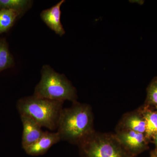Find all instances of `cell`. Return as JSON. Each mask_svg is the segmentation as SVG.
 Segmentation results:
<instances>
[{
	"mask_svg": "<svg viewBox=\"0 0 157 157\" xmlns=\"http://www.w3.org/2000/svg\"><path fill=\"white\" fill-rule=\"evenodd\" d=\"M57 130L61 140L78 145L95 132L91 107L76 101L71 107L63 108Z\"/></svg>",
	"mask_w": 157,
	"mask_h": 157,
	"instance_id": "1",
	"label": "cell"
},
{
	"mask_svg": "<svg viewBox=\"0 0 157 157\" xmlns=\"http://www.w3.org/2000/svg\"><path fill=\"white\" fill-rule=\"evenodd\" d=\"M63 103L33 95L20 99L17 107L20 114H26L42 127L54 131L57 129Z\"/></svg>",
	"mask_w": 157,
	"mask_h": 157,
	"instance_id": "2",
	"label": "cell"
},
{
	"mask_svg": "<svg viewBox=\"0 0 157 157\" xmlns=\"http://www.w3.org/2000/svg\"><path fill=\"white\" fill-rule=\"evenodd\" d=\"M41 73L34 96L52 101H76V89L65 75L57 73L48 65L43 66Z\"/></svg>",
	"mask_w": 157,
	"mask_h": 157,
	"instance_id": "3",
	"label": "cell"
},
{
	"mask_svg": "<svg viewBox=\"0 0 157 157\" xmlns=\"http://www.w3.org/2000/svg\"><path fill=\"white\" fill-rule=\"evenodd\" d=\"M78 145L85 157H131L114 134L94 132Z\"/></svg>",
	"mask_w": 157,
	"mask_h": 157,
	"instance_id": "4",
	"label": "cell"
},
{
	"mask_svg": "<svg viewBox=\"0 0 157 157\" xmlns=\"http://www.w3.org/2000/svg\"><path fill=\"white\" fill-rule=\"evenodd\" d=\"M114 135L130 155L136 154L147 148L149 141L143 133L128 130H116Z\"/></svg>",
	"mask_w": 157,
	"mask_h": 157,
	"instance_id": "5",
	"label": "cell"
},
{
	"mask_svg": "<svg viewBox=\"0 0 157 157\" xmlns=\"http://www.w3.org/2000/svg\"><path fill=\"white\" fill-rule=\"evenodd\" d=\"M23 132L21 144L23 148L35 143L44 133L42 127L33 118L25 114H20Z\"/></svg>",
	"mask_w": 157,
	"mask_h": 157,
	"instance_id": "6",
	"label": "cell"
},
{
	"mask_svg": "<svg viewBox=\"0 0 157 157\" xmlns=\"http://www.w3.org/2000/svg\"><path fill=\"white\" fill-rule=\"evenodd\" d=\"M61 140L57 132H44L36 141L24 148V150L30 155H41L45 154L51 147Z\"/></svg>",
	"mask_w": 157,
	"mask_h": 157,
	"instance_id": "7",
	"label": "cell"
},
{
	"mask_svg": "<svg viewBox=\"0 0 157 157\" xmlns=\"http://www.w3.org/2000/svg\"><path fill=\"white\" fill-rule=\"evenodd\" d=\"M116 130H128L145 134L146 123L139 108L124 115Z\"/></svg>",
	"mask_w": 157,
	"mask_h": 157,
	"instance_id": "8",
	"label": "cell"
},
{
	"mask_svg": "<svg viewBox=\"0 0 157 157\" xmlns=\"http://www.w3.org/2000/svg\"><path fill=\"white\" fill-rule=\"evenodd\" d=\"M65 2L62 0L50 9H45L41 12V18L52 30L59 36L64 35L65 31L61 22V6Z\"/></svg>",
	"mask_w": 157,
	"mask_h": 157,
	"instance_id": "9",
	"label": "cell"
},
{
	"mask_svg": "<svg viewBox=\"0 0 157 157\" xmlns=\"http://www.w3.org/2000/svg\"><path fill=\"white\" fill-rule=\"evenodd\" d=\"M145 123V135L149 142L157 134V109H152L144 105L139 107Z\"/></svg>",
	"mask_w": 157,
	"mask_h": 157,
	"instance_id": "10",
	"label": "cell"
},
{
	"mask_svg": "<svg viewBox=\"0 0 157 157\" xmlns=\"http://www.w3.org/2000/svg\"><path fill=\"white\" fill-rule=\"evenodd\" d=\"M21 15L19 12L11 9L0 10V34L9 30Z\"/></svg>",
	"mask_w": 157,
	"mask_h": 157,
	"instance_id": "11",
	"label": "cell"
},
{
	"mask_svg": "<svg viewBox=\"0 0 157 157\" xmlns=\"http://www.w3.org/2000/svg\"><path fill=\"white\" fill-rule=\"evenodd\" d=\"M32 1L27 0H0V10L11 9L24 14L31 7Z\"/></svg>",
	"mask_w": 157,
	"mask_h": 157,
	"instance_id": "12",
	"label": "cell"
},
{
	"mask_svg": "<svg viewBox=\"0 0 157 157\" xmlns=\"http://www.w3.org/2000/svg\"><path fill=\"white\" fill-rule=\"evenodd\" d=\"M14 61L9 47L3 39H0V73L3 70L11 67L14 65Z\"/></svg>",
	"mask_w": 157,
	"mask_h": 157,
	"instance_id": "13",
	"label": "cell"
},
{
	"mask_svg": "<svg viewBox=\"0 0 157 157\" xmlns=\"http://www.w3.org/2000/svg\"><path fill=\"white\" fill-rule=\"evenodd\" d=\"M144 105L157 109V77L153 78L147 88L146 101Z\"/></svg>",
	"mask_w": 157,
	"mask_h": 157,
	"instance_id": "14",
	"label": "cell"
},
{
	"mask_svg": "<svg viewBox=\"0 0 157 157\" xmlns=\"http://www.w3.org/2000/svg\"><path fill=\"white\" fill-rule=\"evenodd\" d=\"M151 140H152L153 142L154 143L155 146V151L157 152V134L154 136Z\"/></svg>",
	"mask_w": 157,
	"mask_h": 157,
	"instance_id": "15",
	"label": "cell"
},
{
	"mask_svg": "<svg viewBox=\"0 0 157 157\" xmlns=\"http://www.w3.org/2000/svg\"><path fill=\"white\" fill-rule=\"evenodd\" d=\"M150 157H157V152L155 151H153L151 153Z\"/></svg>",
	"mask_w": 157,
	"mask_h": 157,
	"instance_id": "16",
	"label": "cell"
}]
</instances>
